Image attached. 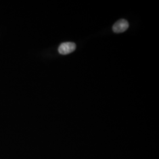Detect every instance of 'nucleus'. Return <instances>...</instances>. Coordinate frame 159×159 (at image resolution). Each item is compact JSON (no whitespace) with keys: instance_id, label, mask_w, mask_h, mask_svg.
<instances>
[{"instance_id":"2","label":"nucleus","mask_w":159,"mask_h":159,"mask_svg":"<svg viewBox=\"0 0 159 159\" xmlns=\"http://www.w3.org/2000/svg\"><path fill=\"white\" fill-rule=\"evenodd\" d=\"M129 23L125 20H120L114 24L113 30L116 33L125 32L129 28Z\"/></svg>"},{"instance_id":"1","label":"nucleus","mask_w":159,"mask_h":159,"mask_svg":"<svg viewBox=\"0 0 159 159\" xmlns=\"http://www.w3.org/2000/svg\"><path fill=\"white\" fill-rule=\"evenodd\" d=\"M76 46L74 43L67 42L62 43L58 47V52L63 55L68 54L75 50Z\"/></svg>"}]
</instances>
